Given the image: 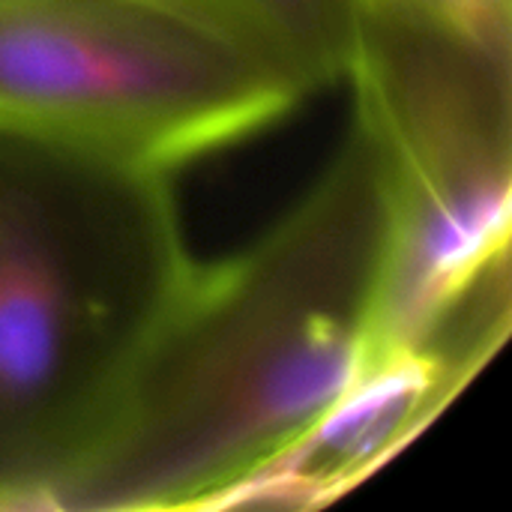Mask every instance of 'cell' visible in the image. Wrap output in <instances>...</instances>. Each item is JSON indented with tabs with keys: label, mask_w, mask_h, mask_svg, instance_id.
Masks as SVG:
<instances>
[{
	"label": "cell",
	"mask_w": 512,
	"mask_h": 512,
	"mask_svg": "<svg viewBox=\"0 0 512 512\" xmlns=\"http://www.w3.org/2000/svg\"><path fill=\"white\" fill-rule=\"evenodd\" d=\"M384 165L351 117L330 165L243 252L195 267L69 510H201L375 360Z\"/></svg>",
	"instance_id": "6da1fadb"
},
{
	"label": "cell",
	"mask_w": 512,
	"mask_h": 512,
	"mask_svg": "<svg viewBox=\"0 0 512 512\" xmlns=\"http://www.w3.org/2000/svg\"><path fill=\"white\" fill-rule=\"evenodd\" d=\"M171 174L0 126V501L57 512L195 276Z\"/></svg>",
	"instance_id": "7a4b0ae2"
},
{
	"label": "cell",
	"mask_w": 512,
	"mask_h": 512,
	"mask_svg": "<svg viewBox=\"0 0 512 512\" xmlns=\"http://www.w3.org/2000/svg\"><path fill=\"white\" fill-rule=\"evenodd\" d=\"M354 33L318 0H0V126L171 174L345 81Z\"/></svg>",
	"instance_id": "3957f363"
},
{
	"label": "cell",
	"mask_w": 512,
	"mask_h": 512,
	"mask_svg": "<svg viewBox=\"0 0 512 512\" xmlns=\"http://www.w3.org/2000/svg\"><path fill=\"white\" fill-rule=\"evenodd\" d=\"M354 117L372 132L387 192L375 357L423 348L510 273L512 63L432 6H357Z\"/></svg>",
	"instance_id": "277c9868"
},
{
	"label": "cell",
	"mask_w": 512,
	"mask_h": 512,
	"mask_svg": "<svg viewBox=\"0 0 512 512\" xmlns=\"http://www.w3.org/2000/svg\"><path fill=\"white\" fill-rule=\"evenodd\" d=\"M483 363L438 342L375 357L318 420L201 510H312L336 501L423 432Z\"/></svg>",
	"instance_id": "5b68a950"
},
{
	"label": "cell",
	"mask_w": 512,
	"mask_h": 512,
	"mask_svg": "<svg viewBox=\"0 0 512 512\" xmlns=\"http://www.w3.org/2000/svg\"><path fill=\"white\" fill-rule=\"evenodd\" d=\"M429 6L471 45L498 60L512 57V0H429Z\"/></svg>",
	"instance_id": "8992f818"
},
{
	"label": "cell",
	"mask_w": 512,
	"mask_h": 512,
	"mask_svg": "<svg viewBox=\"0 0 512 512\" xmlns=\"http://www.w3.org/2000/svg\"><path fill=\"white\" fill-rule=\"evenodd\" d=\"M354 6H429V0H354Z\"/></svg>",
	"instance_id": "52a82bcc"
},
{
	"label": "cell",
	"mask_w": 512,
	"mask_h": 512,
	"mask_svg": "<svg viewBox=\"0 0 512 512\" xmlns=\"http://www.w3.org/2000/svg\"><path fill=\"white\" fill-rule=\"evenodd\" d=\"M0 512H6V507H3V501H0Z\"/></svg>",
	"instance_id": "ba28073f"
}]
</instances>
